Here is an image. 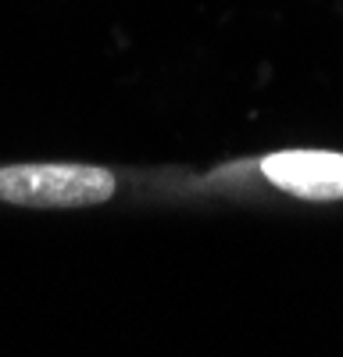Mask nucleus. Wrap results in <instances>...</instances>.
I'll return each instance as SVG.
<instances>
[{
  "instance_id": "obj_1",
  "label": "nucleus",
  "mask_w": 343,
  "mask_h": 357,
  "mask_svg": "<svg viewBox=\"0 0 343 357\" xmlns=\"http://www.w3.org/2000/svg\"><path fill=\"white\" fill-rule=\"evenodd\" d=\"M119 178L90 165L0 168V200L18 207H93L114 197Z\"/></svg>"
},
{
  "instance_id": "obj_2",
  "label": "nucleus",
  "mask_w": 343,
  "mask_h": 357,
  "mask_svg": "<svg viewBox=\"0 0 343 357\" xmlns=\"http://www.w3.org/2000/svg\"><path fill=\"white\" fill-rule=\"evenodd\" d=\"M261 172L279 190L304 200H340L343 197V154L326 151H286L265 158Z\"/></svg>"
}]
</instances>
